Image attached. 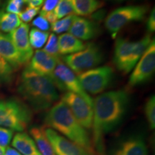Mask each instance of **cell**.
I'll return each instance as SVG.
<instances>
[{
  "label": "cell",
  "instance_id": "cell-17",
  "mask_svg": "<svg viewBox=\"0 0 155 155\" xmlns=\"http://www.w3.org/2000/svg\"><path fill=\"white\" fill-rule=\"evenodd\" d=\"M0 56L13 69H18L24 65L22 57L9 35L0 33Z\"/></svg>",
  "mask_w": 155,
  "mask_h": 155
},
{
  "label": "cell",
  "instance_id": "cell-6",
  "mask_svg": "<svg viewBox=\"0 0 155 155\" xmlns=\"http://www.w3.org/2000/svg\"><path fill=\"white\" fill-rule=\"evenodd\" d=\"M146 6H127L111 12L105 20V27L112 38H116L118 32L129 23L144 18L147 12Z\"/></svg>",
  "mask_w": 155,
  "mask_h": 155
},
{
  "label": "cell",
  "instance_id": "cell-9",
  "mask_svg": "<svg viewBox=\"0 0 155 155\" xmlns=\"http://www.w3.org/2000/svg\"><path fill=\"white\" fill-rule=\"evenodd\" d=\"M51 79L56 88L79 95L93 107V99L82 88L78 76L60 59L58 60Z\"/></svg>",
  "mask_w": 155,
  "mask_h": 155
},
{
  "label": "cell",
  "instance_id": "cell-20",
  "mask_svg": "<svg viewBox=\"0 0 155 155\" xmlns=\"http://www.w3.org/2000/svg\"><path fill=\"white\" fill-rule=\"evenodd\" d=\"M30 134L42 155H55L43 127H33L30 129Z\"/></svg>",
  "mask_w": 155,
  "mask_h": 155
},
{
  "label": "cell",
  "instance_id": "cell-16",
  "mask_svg": "<svg viewBox=\"0 0 155 155\" xmlns=\"http://www.w3.org/2000/svg\"><path fill=\"white\" fill-rule=\"evenodd\" d=\"M112 155H148V152L144 139L139 136H134L119 142Z\"/></svg>",
  "mask_w": 155,
  "mask_h": 155
},
{
  "label": "cell",
  "instance_id": "cell-11",
  "mask_svg": "<svg viewBox=\"0 0 155 155\" xmlns=\"http://www.w3.org/2000/svg\"><path fill=\"white\" fill-rule=\"evenodd\" d=\"M62 101L66 104L78 123L86 129L92 128L94 111L82 97L72 92H66L62 96Z\"/></svg>",
  "mask_w": 155,
  "mask_h": 155
},
{
  "label": "cell",
  "instance_id": "cell-4",
  "mask_svg": "<svg viewBox=\"0 0 155 155\" xmlns=\"http://www.w3.org/2000/svg\"><path fill=\"white\" fill-rule=\"evenodd\" d=\"M152 40L150 35H147L136 42L123 38H118L115 43L114 55V63L116 68L124 73L130 72Z\"/></svg>",
  "mask_w": 155,
  "mask_h": 155
},
{
  "label": "cell",
  "instance_id": "cell-14",
  "mask_svg": "<svg viewBox=\"0 0 155 155\" xmlns=\"http://www.w3.org/2000/svg\"><path fill=\"white\" fill-rule=\"evenodd\" d=\"M30 27L26 23H21L18 28L9 33V36L22 57L24 64L30 61L33 50L29 41Z\"/></svg>",
  "mask_w": 155,
  "mask_h": 155
},
{
  "label": "cell",
  "instance_id": "cell-2",
  "mask_svg": "<svg viewBox=\"0 0 155 155\" xmlns=\"http://www.w3.org/2000/svg\"><path fill=\"white\" fill-rule=\"evenodd\" d=\"M17 91L36 112L50 108L59 98L53 80L50 77L37 74L28 67L22 71Z\"/></svg>",
  "mask_w": 155,
  "mask_h": 155
},
{
  "label": "cell",
  "instance_id": "cell-22",
  "mask_svg": "<svg viewBox=\"0 0 155 155\" xmlns=\"http://www.w3.org/2000/svg\"><path fill=\"white\" fill-rule=\"evenodd\" d=\"M20 25L21 21L18 15L0 10V31L10 33Z\"/></svg>",
  "mask_w": 155,
  "mask_h": 155
},
{
  "label": "cell",
  "instance_id": "cell-3",
  "mask_svg": "<svg viewBox=\"0 0 155 155\" xmlns=\"http://www.w3.org/2000/svg\"><path fill=\"white\" fill-rule=\"evenodd\" d=\"M45 122L48 128L62 134L92 155H96L88 133L75 119L63 101L57 102L50 108L45 118Z\"/></svg>",
  "mask_w": 155,
  "mask_h": 155
},
{
  "label": "cell",
  "instance_id": "cell-31",
  "mask_svg": "<svg viewBox=\"0 0 155 155\" xmlns=\"http://www.w3.org/2000/svg\"><path fill=\"white\" fill-rule=\"evenodd\" d=\"M39 8H33V7H28L25 11L21 12L19 14V19L22 20L24 23L29 22L36 16L39 12Z\"/></svg>",
  "mask_w": 155,
  "mask_h": 155
},
{
  "label": "cell",
  "instance_id": "cell-13",
  "mask_svg": "<svg viewBox=\"0 0 155 155\" xmlns=\"http://www.w3.org/2000/svg\"><path fill=\"white\" fill-rule=\"evenodd\" d=\"M49 55L44 50H38L35 52L28 68L37 74L45 75L51 78L59 60Z\"/></svg>",
  "mask_w": 155,
  "mask_h": 155
},
{
  "label": "cell",
  "instance_id": "cell-34",
  "mask_svg": "<svg viewBox=\"0 0 155 155\" xmlns=\"http://www.w3.org/2000/svg\"><path fill=\"white\" fill-rule=\"evenodd\" d=\"M147 30L150 32H154L155 30V10L153 9L151 12L150 17L147 19Z\"/></svg>",
  "mask_w": 155,
  "mask_h": 155
},
{
  "label": "cell",
  "instance_id": "cell-30",
  "mask_svg": "<svg viewBox=\"0 0 155 155\" xmlns=\"http://www.w3.org/2000/svg\"><path fill=\"white\" fill-rule=\"evenodd\" d=\"M14 131L7 128L0 127V146L5 147H8L12 139Z\"/></svg>",
  "mask_w": 155,
  "mask_h": 155
},
{
  "label": "cell",
  "instance_id": "cell-32",
  "mask_svg": "<svg viewBox=\"0 0 155 155\" xmlns=\"http://www.w3.org/2000/svg\"><path fill=\"white\" fill-rule=\"evenodd\" d=\"M32 25H33L35 28H36V29H38V30L41 31H45V32H47L50 28L48 21L40 15V16L37 17L36 18L33 19Z\"/></svg>",
  "mask_w": 155,
  "mask_h": 155
},
{
  "label": "cell",
  "instance_id": "cell-25",
  "mask_svg": "<svg viewBox=\"0 0 155 155\" xmlns=\"http://www.w3.org/2000/svg\"><path fill=\"white\" fill-rule=\"evenodd\" d=\"M14 78V69L0 56V84H8Z\"/></svg>",
  "mask_w": 155,
  "mask_h": 155
},
{
  "label": "cell",
  "instance_id": "cell-10",
  "mask_svg": "<svg viewBox=\"0 0 155 155\" xmlns=\"http://www.w3.org/2000/svg\"><path fill=\"white\" fill-rule=\"evenodd\" d=\"M134 67L129 80V86L131 87H136L146 83L154 74L155 70L154 39H153Z\"/></svg>",
  "mask_w": 155,
  "mask_h": 155
},
{
  "label": "cell",
  "instance_id": "cell-24",
  "mask_svg": "<svg viewBox=\"0 0 155 155\" xmlns=\"http://www.w3.org/2000/svg\"><path fill=\"white\" fill-rule=\"evenodd\" d=\"M53 12L56 20L72 15L73 12L72 0H59Z\"/></svg>",
  "mask_w": 155,
  "mask_h": 155
},
{
  "label": "cell",
  "instance_id": "cell-21",
  "mask_svg": "<svg viewBox=\"0 0 155 155\" xmlns=\"http://www.w3.org/2000/svg\"><path fill=\"white\" fill-rule=\"evenodd\" d=\"M73 12L75 15L88 16L103 7L101 0H72Z\"/></svg>",
  "mask_w": 155,
  "mask_h": 155
},
{
  "label": "cell",
  "instance_id": "cell-7",
  "mask_svg": "<svg viewBox=\"0 0 155 155\" xmlns=\"http://www.w3.org/2000/svg\"><path fill=\"white\" fill-rule=\"evenodd\" d=\"M104 54L99 46L88 43L84 49L78 53L63 57L64 63L73 72L80 73L92 69L102 63Z\"/></svg>",
  "mask_w": 155,
  "mask_h": 155
},
{
  "label": "cell",
  "instance_id": "cell-8",
  "mask_svg": "<svg viewBox=\"0 0 155 155\" xmlns=\"http://www.w3.org/2000/svg\"><path fill=\"white\" fill-rule=\"evenodd\" d=\"M87 94L96 95L105 91L114 78V71L109 66L95 68L81 73L78 76Z\"/></svg>",
  "mask_w": 155,
  "mask_h": 155
},
{
  "label": "cell",
  "instance_id": "cell-18",
  "mask_svg": "<svg viewBox=\"0 0 155 155\" xmlns=\"http://www.w3.org/2000/svg\"><path fill=\"white\" fill-rule=\"evenodd\" d=\"M12 145L22 155H42L33 139L26 133L16 134L12 141Z\"/></svg>",
  "mask_w": 155,
  "mask_h": 155
},
{
  "label": "cell",
  "instance_id": "cell-29",
  "mask_svg": "<svg viewBox=\"0 0 155 155\" xmlns=\"http://www.w3.org/2000/svg\"><path fill=\"white\" fill-rule=\"evenodd\" d=\"M25 3V0H7L5 10L7 12L19 15Z\"/></svg>",
  "mask_w": 155,
  "mask_h": 155
},
{
  "label": "cell",
  "instance_id": "cell-38",
  "mask_svg": "<svg viewBox=\"0 0 155 155\" xmlns=\"http://www.w3.org/2000/svg\"><path fill=\"white\" fill-rule=\"evenodd\" d=\"M6 1H7V0H0V9L2 8V7Z\"/></svg>",
  "mask_w": 155,
  "mask_h": 155
},
{
  "label": "cell",
  "instance_id": "cell-15",
  "mask_svg": "<svg viewBox=\"0 0 155 155\" xmlns=\"http://www.w3.org/2000/svg\"><path fill=\"white\" fill-rule=\"evenodd\" d=\"M70 34L83 40H88L99 34L100 28L95 21L76 16L69 29Z\"/></svg>",
  "mask_w": 155,
  "mask_h": 155
},
{
  "label": "cell",
  "instance_id": "cell-12",
  "mask_svg": "<svg viewBox=\"0 0 155 155\" xmlns=\"http://www.w3.org/2000/svg\"><path fill=\"white\" fill-rule=\"evenodd\" d=\"M55 155H92L79 145L50 128L45 129Z\"/></svg>",
  "mask_w": 155,
  "mask_h": 155
},
{
  "label": "cell",
  "instance_id": "cell-33",
  "mask_svg": "<svg viewBox=\"0 0 155 155\" xmlns=\"http://www.w3.org/2000/svg\"><path fill=\"white\" fill-rule=\"evenodd\" d=\"M58 2L59 0H45L40 14L53 12L57 6Z\"/></svg>",
  "mask_w": 155,
  "mask_h": 155
},
{
  "label": "cell",
  "instance_id": "cell-35",
  "mask_svg": "<svg viewBox=\"0 0 155 155\" xmlns=\"http://www.w3.org/2000/svg\"><path fill=\"white\" fill-rule=\"evenodd\" d=\"M45 0H31L28 3V6L30 7H33V8H39L40 6L44 3Z\"/></svg>",
  "mask_w": 155,
  "mask_h": 155
},
{
  "label": "cell",
  "instance_id": "cell-28",
  "mask_svg": "<svg viewBox=\"0 0 155 155\" xmlns=\"http://www.w3.org/2000/svg\"><path fill=\"white\" fill-rule=\"evenodd\" d=\"M47 43L44 48V51L49 55L53 56L55 58H59V50H58V37L55 33L50 34L48 37Z\"/></svg>",
  "mask_w": 155,
  "mask_h": 155
},
{
  "label": "cell",
  "instance_id": "cell-5",
  "mask_svg": "<svg viewBox=\"0 0 155 155\" xmlns=\"http://www.w3.org/2000/svg\"><path fill=\"white\" fill-rule=\"evenodd\" d=\"M32 111L16 98L0 99V127L22 131L32 120Z\"/></svg>",
  "mask_w": 155,
  "mask_h": 155
},
{
  "label": "cell",
  "instance_id": "cell-1",
  "mask_svg": "<svg viewBox=\"0 0 155 155\" xmlns=\"http://www.w3.org/2000/svg\"><path fill=\"white\" fill-rule=\"evenodd\" d=\"M129 95L123 90L101 94L93 101V146L96 155H105L104 136L113 131L127 113Z\"/></svg>",
  "mask_w": 155,
  "mask_h": 155
},
{
  "label": "cell",
  "instance_id": "cell-23",
  "mask_svg": "<svg viewBox=\"0 0 155 155\" xmlns=\"http://www.w3.org/2000/svg\"><path fill=\"white\" fill-rule=\"evenodd\" d=\"M49 34L48 32L32 28L29 32V41L31 47L35 49H40L43 47L47 42Z\"/></svg>",
  "mask_w": 155,
  "mask_h": 155
},
{
  "label": "cell",
  "instance_id": "cell-36",
  "mask_svg": "<svg viewBox=\"0 0 155 155\" xmlns=\"http://www.w3.org/2000/svg\"><path fill=\"white\" fill-rule=\"evenodd\" d=\"M4 155H22L19 153L18 151L15 150V149L12 148V147H7L5 149V152Z\"/></svg>",
  "mask_w": 155,
  "mask_h": 155
},
{
  "label": "cell",
  "instance_id": "cell-26",
  "mask_svg": "<svg viewBox=\"0 0 155 155\" xmlns=\"http://www.w3.org/2000/svg\"><path fill=\"white\" fill-rule=\"evenodd\" d=\"M75 17L76 15L72 14L56 20L55 22L52 23L50 28L54 33H62V32H66L69 30Z\"/></svg>",
  "mask_w": 155,
  "mask_h": 155
},
{
  "label": "cell",
  "instance_id": "cell-27",
  "mask_svg": "<svg viewBox=\"0 0 155 155\" xmlns=\"http://www.w3.org/2000/svg\"><path fill=\"white\" fill-rule=\"evenodd\" d=\"M145 115L151 129L155 128V97L152 96L147 100L144 108Z\"/></svg>",
  "mask_w": 155,
  "mask_h": 155
},
{
  "label": "cell",
  "instance_id": "cell-37",
  "mask_svg": "<svg viewBox=\"0 0 155 155\" xmlns=\"http://www.w3.org/2000/svg\"><path fill=\"white\" fill-rule=\"evenodd\" d=\"M5 149L6 148H5V147L0 146V155H4V154H5Z\"/></svg>",
  "mask_w": 155,
  "mask_h": 155
},
{
  "label": "cell",
  "instance_id": "cell-19",
  "mask_svg": "<svg viewBox=\"0 0 155 155\" xmlns=\"http://www.w3.org/2000/svg\"><path fill=\"white\" fill-rule=\"evenodd\" d=\"M59 54L68 55L78 53L86 47V45L81 40L71 34H63L58 38Z\"/></svg>",
  "mask_w": 155,
  "mask_h": 155
}]
</instances>
